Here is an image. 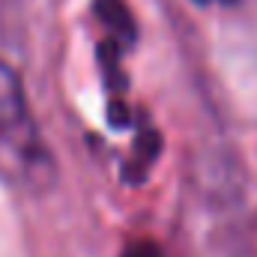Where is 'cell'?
<instances>
[{"instance_id": "6da1fadb", "label": "cell", "mask_w": 257, "mask_h": 257, "mask_svg": "<svg viewBox=\"0 0 257 257\" xmlns=\"http://www.w3.org/2000/svg\"><path fill=\"white\" fill-rule=\"evenodd\" d=\"M51 156L27 111L24 87L12 66L0 60V174L12 183L33 186L48 177Z\"/></svg>"}, {"instance_id": "7a4b0ae2", "label": "cell", "mask_w": 257, "mask_h": 257, "mask_svg": "<svg viewBox=\"0 0 257 257\" xmlns=\"http://www.w3.org/2000/svg\"><path fill=\"white\" fill-rule=\"evenodd\" d=\"M93 12L102 21L108 39H117L123 45L135 42V18L123 0H93Z\"/></svg>"}, {"instance_id": "3957f363", "label": "cell", "mask_w": 257, "mask_h": 257, "mask_svg": "<svg viewBox=\"0 0 257 257\" xmlns=\"http://www.w3.org/2000/svg\"><path fill=\"white\" fill-rule=\"evenodd\" d=\"M123 257H162V251H159L156 242L144 239V242H132V245H126Z\"/></svg>"}, {"instance_id": "277c9868", "label": "cell", "mask_w": 257, "mask_h": 257, "mask_svg": "<svg viewBox=\"0 0 257 257\" xmlns=\"http://www.w3.org/2000/svg\"><path fill=\"white\" fill-rule=\"evenodd\" d=\"M194 3H200V6H206V3H218V0H194Z\"/></svg>"}]
</instances>
